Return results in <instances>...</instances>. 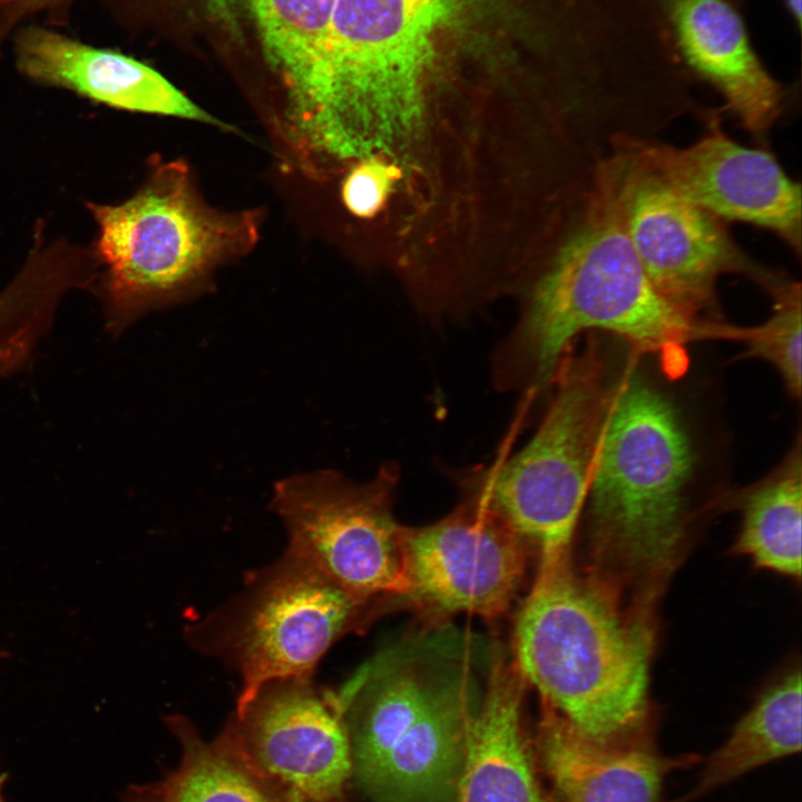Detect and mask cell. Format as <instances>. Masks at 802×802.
<instances>
[{"label": "cell", "instance_id": "18", "mask_svg": "<svg viewBox=\"0 0 802 802\" xmlns=\"http://www.w3.org/2000/svg\"><path fill=\"white\" fill-rule=\"evenodd\" d=\"M165 722L180 743L182 759L154 784L164 802H285L287 789L255 770L223 732L206 742L183 715Z\"/></svg>", "mask_w": 802, "mask_h": 802}, {"label": "cell", "instance_id": "24", "mask_svg": "<svg viewBox=\"0 0 802 802\" xmlns=\"http://www.w3.org/2000/svg\"><path fill=\"white\" fill-rule=\"evenodd\" d=\"M123 802H164L154 784L130 788Z\"/></svg>", "mask_w": 802, "mask_h": 802}, {"label": "cell", "instance_id": "23", "mask_svg": "<svg viewBox=\"0 0 802 802\" xmlns=\"http://www.w3.org/2000/svg\"><path fill=\"white\" fill-rule=\"evenodd\" d=\"M72 0H21L19 3L0 14V47L6 36L25 17L33 13L49 12L62 14Z\"/></svg>", "mask_w": 802, "mask_h": 802}, {"label": "cell", "instance_id": "6", "mask_svg": "<svg viewBox=\"0 0 802 802\" xmlns=\"http://www.w3.org/2000/svg\"><path fill=\"white\" fill-rule=\"evenodd\" d=\"M366 606L286 548L250 571L241 591L188 625L185 636L194 649L241 676L238 707L272 681L312 676L329 648L361 624Z\"/></svg>", "mask_w": 802, "mask_h": 802}, {"label": "cell", "instance_id": "25", "mask_svg": "<svg viewBox=\"0 0 802 802\" xmlns=\"http://www.w3.org/2000/svg\"><path fill=\"white\" fill-rule=\"evenodd\" d=\"M785 7L793 19L795 27L800 29L802 18V0H784Z\"/></svg>", "mask_w": 802, "mask_h": 802}, {"label": "cell", "instance_id": "5", "mask_svg": "<svg viewBox=\"0 0 802 802\" xmlns=\"http://www.w3.org/2000/svg\"><path fill=\"white\" fill-rule=\"evenodd\" d=\"M552 399L530 441L516 456L473 471L469 490L485 498L527 541L540 560L570 555L587 500L600 428L613 385L590 340L558 364Z\"/></svg>", "mask_w": 802, "mask_h": 802}, {"label": "cell", "instance_id": "8", "mask_svg": "<svg viewBox=\"0 0 802 802\" xmlns=\"http://www.w3.org/2000/svg\"><path fill=\"white\" fill-rule=\"evenodd\" d=\"M399 467L384 463L366 482L330 470L296 473L275 482L271 509L282 520L287 548L369 603L407 597L405 527L393 516Z\"/></svg>", "mask_w": 802, "mask_h": 802}, {"label": "cell", "instance_id": "10", "mask_svg": "<svg viewBox=\"0 0 802 802\" xmlns=\"http://www.w3.org/2000/svg\"><path fill=\"white\" fill-rule=\"evenodd\" d=\"M434 524L404 531L407 597L433 616L503 615L527 569L528 544L480 495Z\"/></svg>", "mask_w": 802, "mask_h": 802}, {"label": "cell", "instance_id": "16", "mask_svg": "<svg viewBox=\"0 0 802 802\" xmlns=\"http://www.w3.org/2000/svg\"><path fill=\"white\" fill-rule=\"evenodd\" d=\"M542 704L537 751L563 802H658L665 776L694 760L662 755L644 735L598 743Z\"/></svg>", "mask_w": 802, "mask_h": 802}, {"label": "cell", "instance_id": "11", "mask_svg": "<svg viewBox=\"0 0 802 802\" xmlns=\"http://www.w3.org/2000/svg\"><path fill=\"white\" fill-rule=\"evenodd\" d=\"M223 733L264 776L311 802H343L353 773L351 743L336 692L312 676L263 685L236 707Z\"/></svg>", "mask_w": 802, "mask_h": 802}, {"label": "cell", "instance_id": "12", "mask_svg": "<svg viewBox=\"0 0 802 802\" xmlns=\"http://www.w3.org/2000/svg\"><path fill=\"white\" fill-rule=\"evenodd\" d=\"M692 145L675 147L640 136L612 140L678 195L725 221L774 232L801 251V187L767 150L733 140L714 113Z\"/></svg>", "mask_w": 802, "mask_h": 802}, {"label": "cell", "instance_id": "2", "mask_svg": "<svg viewBox=\"0 0 802 802\" xmlns=\"http://www.w3.org/2000/svg\"><path fill=\"white\" fill-rule=\"evenodd\" d=\"M642 615H626L608 586L579 576L570 555L539 561L515 624V665L588 739L643 736L651 633Z\"/></svg>", "mask_w": 802, "mask_h": 802}, {"label": "cell", "instance_id": "26", "mask_svg": "<svg viewBox=\"0 0 802 802\" xmlns=\"http://www.w3.org/2000/svg\"><path fill=\"white\" fill-rule=\"evenodd\" d=\"M285 802H311L300 792L294 789H287L285 794Z\"/></svg>", "mask_w": 802, "mask_h": 802}, {"label": "cell", "instance_id": "7", "mask_svg": "<svg viewBox=\"0 0 802 802\" xmlns=\"http://www.w3.org/2000/svg\"><path fill=\"white\" fill-rule=\"evenodd\" d=\"M449 0H335L314 90L293 126L316 149L384 100L411 97Z\"/></svg>", "mask_w": 802, "mask_h": 802}, {"label": "cell", "instance_id": "1", "mask_svg": "<svg viewBox=\"0 0 802 802\" xmlns=\"http://www.w3.org/2000/svg\"><path fill=\"white\" fill-rule=\"evenodd\" d=\"M700 324L674 310L644 273L626 232L612 156L597 163L570 233L497 349L493 380L501 390L545 389L576 336L590 330L656 356L676 379L686 372L687 345L700 339Z\"/></svg>", "mask_w": 802, "mask_h": 802}, {"label": "cell", "instance_id": "13", "mask_svg": "<svg viewBox=\"0 0 802 802\" xmlns=\"http://www.w3.org/2000/svg\"><path fill=\"white\" fill-rule=\"evenodd\" d=\"M492 649L476 640L423 711L384 754L356 776L376 802H452L470 722L479 706ZM487 677V676H486Z\"/></svg>", "mask_w": 802, "mask_h": 802}, {"label": "cell", "instance_id": "28", "mask_svg": "<svg viewBox=\"0 0 802 802\" xmlns=\"http://www.w3.org/2000/svg\"><path fill=\"white\" fill-rule=\"evenodd\" d=\"M1 658H2V653H0V659ZM2 786H3V776L0 775V802H3Z\"/></svg>", "mask_w": 802, "mask_h": 802}, {"label": "cell", "instance_id": "15", "mask_svg": "<svg viewBox=\"0 0 802 802\" xmlns=\"http://www.w3.org/2000/svg\"><path fill=\"white\" fill-rule=\"evenodd\" d=\"M16 65L27 78L108 107L172 116L232 130L158 71L118 51L96 48L41 27L22 29Z\"/></svg>", "mask_w": 802, "mask_h": 802}, {"label": "cell", "instance_id": "4", "mask_svg": "<svg viewBox=\"0 0 802 802\" xmlns=\"http://www.w3.org/2000/svg\"><path fill=\"white\" fill-rule=\"evenodd\" d=\"M86 207L97 225L90 248L98 266L88 291L115 338L147 313L206 288L216 267L254 247L262 222L257 208L231 213L207 205L183 160L151 168L123 203Z\"/></svg>", "mask_w": 802, "mask_h": 802}, {"label": "cell", "instance_id": "3", "mask_svg": "<svg viewBox=\"0 0 802 802\" xmlns=\"http://www.w3.org/2000/svg\"><path fill=\"white\" fill-rule=\"evenodd\" d=\"M688 437L672 404L638 378L613 387L594 458L593 576L649 595L674 568L684 538Z\"/></svg>", "mask_w": 802, "mask_h": 802}, {"label": "cell", "instance_id": "22", "mask_svg": "<svg viewBox=\"0 0 802 802\" xmlns=\"http://www.w3.org/2000/svg\"><path fill=\"white\" fill-rule=\"evenodd\" d=\"M774 300L773 312L763 323L741 327L708 320L704 339H732L744 343L747 356L772 364L793 397L801 393V286L779 277L767 288Z\"/></svg>", "mask_w": 802, "mask_h": 802}, {"label": "cell", "instance_id": "19", "mask_svg": "<svg viewBox=\"0 0 802 802\" xmlns=\"http://www.w3.org/2000/svg\"><path fill=\"white\" fill-rule=\"evenodd\" d=\"M335 0H252L267 56L285 90L276 124L294 121L317 81Z\"/></svg>", "mask_w": 802, "mask_h": 802}, {"label": "cell", "instance_id": "17", "mask_svg": "<svg viewBox=\"0 0 802 802\" xmlns=\"http://www.w3.org/2000/svg\"><path fill=\"white\" fill-rule=\"evenodd\" d=\"M525 679L493 649L452 802H547L522 728Z\"/></svg>", "mask_w": 802, "mask_h": 802}, {"label": "cell", "instance_id": "20", "mask_svg": "<svg viewBox=\"0 0 802 802\" xmlns=\"http://www.w3.org/2000/svg\"><path fill=\"white\" fill-rule=\"evenodd\" d=\"M801 750V673L792 671L771 686L736 724L717 749L682 802L711 790L770 761Z\"/></svg>", "mask_w": 802, "mask_h": 802}, {"label": "cell", "instance_id": "21", "mask_svg": "<svg viewBox=\"0 0 802 802\" xmlns=\"http://www.w3.org/2000/svg\"><path fill=\"white\" fill-rule=\"evenodd\" d=\"M735 545L757 567L800 579L802 527L801 446L764 480L745 492Z\"/></svg>", "mask_w": 802, "mask_h": 802}, {"label": "cell", "instance_id": "14", "mask_svg": "<svg viewBox=\"0 0 802 802\" xmlns=\"http://www.w3.org/2000/svg\"><path fill=\"white\" fill-rule=\"evenodd\" d=\"M676 58L716 89L752 135L763 138L783 110L784 90L756 55L731 0H657Z\"/></svg>", "mask_w": 802, "mask_h": 802}, {"label": "cell", "instance_id": "9", "mask_svg": "<svg viewBox=\"0 0 802 802\" xmlns=\"http://www.w3.org/2000/svg\"><path fill=\"white\" fill-rule=\"evenodd\" d=\"M627 235L655 291L679 314L700 322L714 304L717 278L743 274L765 288L777 277L751 261L723 219L685 199L615 147Z\"/></svg>", "mask_w": 802, "mask_h": 802}, {"label": "cell", "instance_id": "27", "mask_svg": "<svg viewBox=\"0 0 802 802\" xmlns=\"http://www.w3.org/2000/svg\"><path fill=\"white\" fill-rule=\"evenodd\" d=\"M21 0H0V14L19 3Z\"/></svg>", "mask_w": 802, "mask_h": 802}]
</instances>
